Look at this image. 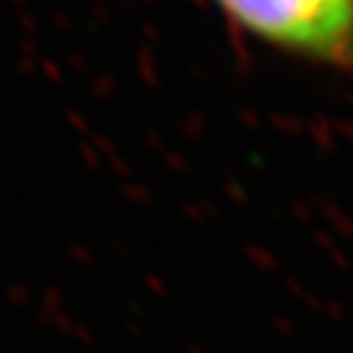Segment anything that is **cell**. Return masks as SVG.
I'll use <instances>...</instances> for the list:
<instances>
[{
  "label": "cell",
  "instance_id": "1",
  "mask_svg": "<svg viewBox=\"0 0 353 353\" xmlns=\"http://www.w3.org/2000/svg\"><path fill=\"white\" fill-rule=\"evenodd\" d=\"M228 20L275 50L353 69V0H211Z\"/></svg>",
  "mask_w": 353,
  "mask_h": 353
}]
</instances>
